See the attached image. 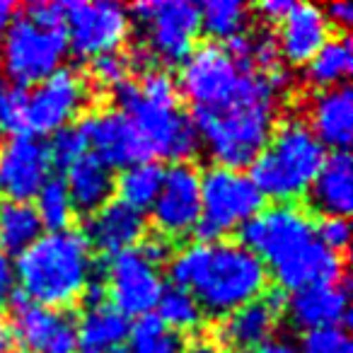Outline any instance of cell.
<instances>
[{
	"instance_id": "cell-44",
	"label": "cell",
	"mask_w": 353,
	"mask_h": 353,
	"mask_svg": "<svg viewBox=\"0 0 353 353\" xmlns=\"http://www.w3.org/2000/svg\"><path fill=\"white\" fill-rule=\"evenodd\" d=\"M189 353H221L218 346H211V343H196Z\"/></svg>"
},
{
	"instance_id": "cell-42",
	"label": "cell",
	"mask_w": 353,
	"mask_h": 353,
	"mask_svg": "<svg viewBox=\"0 0 353 353\" xmlns=\"http://www.w3.org/2000/svg\"><path fill=\"white\" fill-rule=\"evenodd\" d=\"M250 353H298V351H295V346L288 339H271V341L261 343L259 348H254Z\"/></svg>"
},
{
	"instance_id": "cell-7",
	"label": "cell",
	"mask_w": 353,
	"mask_h": 353,
	"mask_svg": "<svg viewBox=\"0 0 353 353\" xmlns=\"http://www.w3.org/2000/svg\"><path fill=\"white\" fill-rule=\"evenodd\" d=\"M65 51V27L44 25L22 10L15 12L10 25L3 30L0 70L15 83V88L25 90L27 85L41 83L54 70H59Z\"/></svg>"
},
{
	"instance_id": "cell-45",
	"label": "cell",
	"mask_w": 353,
	"mask_h": 353,
	"mask_svg": "<svg viewBox=\"0 0 353 353\" xmlns=\"http://www.w3.org/2000/svg\"><path fill=\"white\" fill-rule=\"evenodd\" d=\"M3 83H6V78H3V70H0V94H3Z\"/></svg>"
},
{
	"instance_id": "cell-25",
	"label": "cell",
	"mask_w": 353,
	"mask_h": 353,
	"mask_svg": "<svg viewBox=\"0 0 353 353\" xmlns=\"http://www.w3.org/2000/svg\"><path fill=\"white\" fill-rule=\"evenodd\" d=\"M65 189L70 194L73 208L85 216L99 211L104 203H109L114 194V172L104 165L92 152H85L80 160L65 170Z\"/></svg>"
},
{
	"instance_id": "cell-32",
	"label": "cell",
	"mask_w": 353,
	"mask_h": 353,
	"mask_svg": "<svg viewBox=\"0 0 353 353\" xmlns=\"http://www.w3.org/2000/svg\"><path fill=\"white\" fill-rule=\"evenodd\" d=\"M34 211L41 221V228H46L49 232L68 230L70 221L75 216V208L63 179H51V176L46 179L44 187L37 194Z\"/></svg>"
},
{
	"instance_id": "cell-12",
	"label": "cell",
	"mask_w": 353,
	"mask_h": 353,
	"mask_svg": "<svg viewBox=\"0 0 353 353\" xmlns=\"http://www.w3.org/2000/svg\"><path fill=\"white\" fill-rule=\"evenodd\" d=\"M65 39L80 59H97L112 54L126 41L131 32V15L123 6L112 0H73L63 3Z\"/></svg>"
},
{
	"instance_id": "cell-47",
	"label": "cell",
	"mask_w": 353,
	"mask_h": 353,
	"mask_svg": "<svg viewBox=\"0 0 353 353\" xmlns=\"http://www.w3.org/2000/svg\"><path fill=\"white\" fill-rule=\"evenodd\" d=\"M22 353H27V351H22Z\"/></svg>"
},
{
	"instance_id": "cell-36",
	"label": "cell",
	"mask_w": 353,
	"mask_h": 353,
	"mask_svg": "<svg viewBox=\"0 0 353 353\" xmlns=\"http://www.w3.org/2000/svg\"><path fill=\"white\" fill-rule=\"evenodd\" d=\"M250 65L261 75H269L281 68V54H279V44H276L274 34H269V32L252 34Z\"/></svg>"
},
{
	"instance_id": "cell-37",
	"label": "cell",
	"mask_w": 353,
	"mask_h": 353,
	"mask_svg": "<svg viewBox=\"0 0 353 353\" xmlns=\"http://www.w3.org/2000/svg\"><path fill=\"white\" fill-rule=\"evenodd\" d=\"M314 235L322 247H327L334 254H341L351 240V225L346 218H324L314 225Z\"/></svg>"
},
{
	"instance_id": "cell-35",
	"label": "cell",
	"mask_w": 353,
	"mask_h": 353,
	"mask_svg": "<svg viewBox=\"0 0 353 353\" xmlns=\"http://www.w3.org/2000/svg\"><path fill=\"white\" fill-rule=\"evenodd\" d=\"M128 59L121 54H117V51H112V54H102L97 56V59H92V63H90V75H92V80L97 85H102V88H109L114 90L117 85H121L128 73Z\"/></svg>"
},
{
	"instance_id": "cell-17",
	"label": "cell",
	"mask_w": 353,
	"mask_h": 353,
	"mask_svg": "<svg viewBox=\"0 0 353 353\" xmlns=\"http://www.w3.org/2000/svg\"><path fill=\"white\" fill-rule=\"evenodd\" d=\"M15 303V324L12 336L25 346L27 353H78L75 324L61 310L34 305L25 300L17 290L12 295Z\"/></svg>"
},
{
	"instance_id": "cell-39",
	"label": "cell",
	"mask_w": 353,
	"mask_h": 353,
	"mask_svg": "<svg viewBox=\"0 0 353 353\" xmlns=\"http://www.w3.org/2000/svg\"><path fill=\"white\" fill-rule=\"evenodd\" d=\"M17 293V276H15V261L10 256L0 254V305L12 300Z\"/></svg>"
},
{
	"instance_id": "cell-13",
	"label": "cell",
	"mask_w": 353,
	"mask_h": 353,
	"mask_svg": "<svg viewBox=\"0 0 353 353\" xmlns=\"http://www.w3.org/2000/svg\"><path fill=\"white\" fill-rule=\"evenodd\" d=\"M150 208L162 237L194 232L201 218V172L189 162H176L165 170L160 194Z\"/></svg>"
},
{
	"instance_id": "cell-3",
	"label": "cell",
	"mask_w": 353,
	"mask_h": 353,
	"mask_svg": "<svg viewBox=\"0 0 353 353\" xmlns=\"http://www.w3.org/2000/svg\"><path fill=\"white\" fill-rule=\"evenodd\" d=\"M279 117V92L269 78L250 70L242 88L225 104L194 112L199 141L208 148L218 167L242 170L264 150Z\"/></svg>"
},
{
	"instance_id": "cell-23",
	"label": "cell",
	"mask_w": 353,
	"mask_h": 353,
	"mask_svg": "<svg viewBox=\"0 0 353 353\" xmlns=\"http://www.w3.org/2000/svg\"><path fill=\"white\" fill-rule=\"evenodd\" d=\"M310 203L324 218H346L353 211V165L348 152H332L307 189Z\"/></svg>"
},
{
	"instance_id": "cell-20",
	"label": "cell",
	"mask_w": 353,
	"mask_h": 353,
	"mask_svg": "<svg viewBox=\"0 0 353 353\" xmlns=\"http://www.w3.org/2000/svg\"><path fill=\"white\" fill-rule=\"evenodd\" d=\"M83 237L90 250L117 256L133 250L145 237V216L121 201H109L88 216Z\"/></svg>"
},
{
	"instance_id": "cell-33",
	"label": "cell",
	"mask_w": 353,
	"mask_h": 353,
	"mask_svg": "<svg viewBox=\"0 0 353 353\" xmlns=\"http://www.w3.org/2000/svg\"><path fill=\"white\" fill-rule=\"evenodd\" d=\"M46 150H49L51 165L68 170L75 160H80L88 152V143H85L83 133L78 131V126H65L51 136V143L46 145Z\"/></svg>"
},
{
	"instance_id": "cell-11",
	"label": "cell",
	"mask_w": 353,
	"mask_h": 353,
	"mask_svg": "<svg viewBox=\"0 0 353 353\" xmlns=\"http://www.w3.org/2000/svg\"><path fill=\"white\" fill-rule=\"evenodd\" d=\"M88 99L90 88L83 73L70 65H61L27 92L25 136H54L56 131L70 126V121L85 109Z\"/></svg>"
},
{
	"instance_id": "cell-14",
	"label": "cell",
	"mask_w": 353,
	"mask_h": 353,
	"mask_svg": "<svg viewBox=\"0 0 353 353\" xmlns=\"http://www.w3.org/2000/svg\"><path fill=\"white\" fill-rule=\"evenodd\" d=\"M78 131L83 133L88 148H92V155L99 157L107 167L126 170L136 162L150 160V152L141 133L136 131L131 119L119 109H102V112L88 114L78 123Z\"/></svg>"
},
{
	"instance_id": "cell-30",
	"label": "cell",
	"mask_w": 353,
	"mask_h": 353,
	"mask_svg": "<svg viewBox=\"0 0 353 353\" xmlns=\"http://www.w3.org/2000/svg\"><path fill=\"white\" fill-rule=\"evenodd\" d=\"M131 346L117 353H187V343L179 334L170 332L155 312L143 314L131 324Z\"/></svg>"
},
{
	"instance_id": "cell-21",
	"label": "cell",
	"mask_w": 353,
	"mask_h": 353,
	"mask_svg": "<svg viewBox=\"0 0 353 353\" xmlns=\"http://www.w3.org/2000/svg\"><path fill=\"white\" fill-rule=\"evenodd\" d=\"M332 39V25L319 6L293 3L290 12L281 22L276 37L279 54L290 65H307V61Z\"/></svg>"
},
{
	"instance_id": "cell-27",
	"label": "cell",
	"mask_w": 353,
	"mask_h": 353,
	"mask_svg": "<svg viewBox=\"0 0 353 353\" xmlns=\"http://www.w3.org/2000/svg\"><path fill=\"white\" fill-rule=\"evenodd\" d=\"M353 70V46L348 37H332L305 65V80L317 90L346 85Z\"/></svg>"
},
{
	"instance_id": "cell-38",
	"label": "cell",
	"mask_w": 353,
	"mask_h": 353,
	"mask_svg": "<svg viewBox=\"0 0 353 353\" xmlns=\"http://www.w3.org/2000/svg\"><path fill=\"white\" fill-rule=\"evenodd\" d=\"M138 252H141V256L148 261V264H152L155 269H160L165 261L172 259V247L170 242H167V237H162L160 232L157 235H150V237H143L141 240V247H138Z\"/></svg>"
},
{
	"instance_id": "cell-4",
	"label": "cell",
	"mask_w": 353,
	"mask_h": 353,
	"mask_svg": "<svg viewBox=\"0 0 353 353\" xmlns=\"http://www.w3.org/2000/svg\"><path fill=\"white\" fill-rule=\"evenodd\" d=\"M92 250L83 232H44L15 261V276L25 300L59 310L75 303L92 281Z\"/></svg>"
},
{
	"instance_id": "cell-31",
	"label": "cell",
	"mask_w": 353,
	"mask_h": 353,
	"mask_svg": "<svg viewBox=\"0 0 353 353\" xmlns=\"http://www.w3.org/2000/svg\"><path fill=\"white\" fill-rule=\"evenodd\" d=\"M155 317L165 324L170 332H192L201 324L203 312L199 307L196 298L184 288H165L155 305Z\"/></svg>"
},
{
	"instance_id": "cell-26",
	"label": "cell",
	"mask_w": 353,
	"mask_h": 353,
	"mask_svg": "<svg viewBox=\"0 0 353 353\" xmlns=\"http://www.w3.org/2000/svg\"><path fill=\"white\" fill-rule=\"evenodd\" d=\"M41 235L44 228L30 201H0V254L20 256Z\"/></svg>"
},
{
	"instance_id": "cell-22",
	"label": "cell",
	"mask_w": 353,
	"mask_h": 353,
	"mask_svg": "<svg viewBox=\"0 0 353 353\" xmlns=\"http://www.w3.org/2000/svg\"><path fill=\"white\" fill-rule=\"evenodd\" d=\"M305 121L324 148L334 152H348L353 138V92L348 85L319 90L307 104Z\"/></svg>"
},
{
	"instance_id": "cell-19",
	"label": "cell",
	"mask_w": 353,
	"mask_h": 353,
	"mask_svg": "<svg viewBox=\"0 0 353 353\" xmlns=\"http://www.w3.org/2000/svg\"><path fill=\"white\" fill-rule=\"evenodd\" d=\"M283 295H266L252 303L237 307L228 317H223L218 327V336L228 348L240 353H250L259 348L261 343L271 341L276 327H279V314L283 310Z\"/></svg>"
},
{
	"instance_id": "cell-16",
	"label": "cell",
	"mask_w": 353,
	"mask_h": 353,
	"mask_svg": "<svg viewBox=\"0 0 353 353\" xmlns=\"http://www.w3.org/2000/svg\"><path fill=\"white\" fill-rule=\"evenodd\" d=\"M165 283L160 271L148 264L138 250H128L112 256L109 261L107 293L112 295V307L126 317H143L155 310Z\"/></svg>"
},
{
	"instance_id": "cell-28",
	"label": "cell",
	"mask_w": 353,
	"mask_h": 353,
	"mask_svg": "<svg viewBox=\"0 0 353 353\" xmlns=\"http://www.w3.org/2000/svg\"><path fill=\"white\" fill-rule=\"evenodd\" d=\"M165 167L155 160L136 162V165L121 170V174L114 176V192L119 194L117 201L126 203L133 211H145L155 203L160 194Z\"/></svg>"
},
{
	"instance_id": "cell-29",
	"label": "cell",
	"mask_w": 353,
	"mask_h": 353,
	"mask_svg": "<svg viewBox=\"0 0 353 353\" xmlns=\"http://www.w3.org/2000/svg\"><path fill=\"white\" fill-rule=\"evenodd\" d=\"M199 15H201V30L218 41L245 34L250 25V6L242 0H208L199 8Z\"/></svg>"
},
{
	"instance_id": "cell-46",
	"label": "cell",
	"mask_w": 353,
	"mask_h": 353,
	"mask_svg": "<svg viewBox=\"0 0 353 353\" xmlns=\"http://www.w3.org/2000/svg\"><path fill=\"white\" fill-rule=\"evenodd\" d=\"M0 133H3V128H0Z\"/></svg>"
},
{
	"instance_id": "cell-24",
	"label": "cell",
	"mask_w": 353,
	"mask_h": 353,
	"mask_svg": "<svg viewBox=\"0 0 353 353\" xmlns=\"http://www.w3.org/2000/svg\"><path fill=\"white\" fill-rule=\"evenodd\" d=\"M131 336V319L117 307L102 303L85 307L75 324L78 353H117Z\"/></svg>"
},
{
	"instance_id": "cell-2",
	"label": "cell",
	"mask_w": 353,
	"mask_h": 353,
	"mask_svg": "<svg viewBox=\"0 0 353 353\" xmlns=\"http://www.w3.org/2000/svg\"><path fill=\"white\" fill-rule=\"evenodd\" d=\"M170 276L176 288L196 298L201 312L228 317L237 307L261 298L269 271L242 242H194L174 252Z\"/></svg>"
},
{
	"instance_id": "cell-34",
	"label": "cell",
	"mask_w": 353,
	"mask_h": 353,
	"mask_svg": "<svg viewBox=\"0 0 353 353\" xmlns=\"http://www.w3.org/2000/svg\"><path fill=\"white\" fill-rule=\"evenodd\" d=\"M295 351L298 353H353V343L346 329L332 327V329L307 332Z\"/></svg>"
},
{
	"instance_id": "cell-18",
	"label": "cell",
	"mask_w": 353,
	"mask_h": 353,
	"mask_svg": "<svg viewBox=\"0 0 353 353\" xmlns=\"http://www.w3.org/2000/svg\"><path fill=\"white\" fill-rule=\"evenodd\" d=\"M283 310L293 327L307 332L317 329L343 327L351 319V303H348V283L346 279L339 283L310 285V288L295 290L285 298Z\"/></svg>"
},
{
	"instance_id": "cell-1",
	"label": "cell",
	"mask_w": 353,
	"mask_h": 353,
	"mask_svg": "<svg viewBox=\"0 0 353 353\" xmlns=\"http://www.w3.org/2000/svg\"><path fill=\"white\" fill-rule=\"evenodd\" d=\"M314 218L295 203H276L261 208L240 228L242 245L269 266L283 290H303L310 285L343 281V259L319 245ZM266 269V271H269Z\"/></svg>"
},
{
	"instance_id": "cell-8",
	"label": "cell",
	"mask_w": 353,
	"mask_h": 353,
	"mask_svg": "<svg viewBox=\"0 0 353 353\" xmlns=\"http://www.w3.org/2000/svg\"><path fill=\"white\" fill-rule=\"evenodd\" d=\"M264 208V196L242 170L211 167L201 174V218L194 232L199 242H218L240 230Z\"/></svg>"
},
{
	"instance_id": "cell-15",
	"label": "cell",
	"mask_w": 353,
	"mask_h": 353,
	"mask_svg": "<svg viewBox=\"0 0 353 353\" xmlns=\"http://www.w3.org/2000/svg\"><path fill=\"white\" fill-rule=\"evenodd\" d=\"M46 145L34 136H10L0 143V201H30L49 179Z\"/></svg>"
},
{
	"instance_id": "cell-43",
	"label": "cell",
	"mask_w": 353,
	"mask_h": 353,
	"mask_svg": "<svg viewBox=\"0 0 353 353\" xmlns=\"http://www.w3.org/2000/svg\"><path fill=\"white\" fill-rule=\"evenodd\" d=\"M12 346H15L12 329L6 322H0V353H12Z\"/></svg>"
},
{
	"instance_id": "cell-40",
	"label": "cell",
	"mask_w": 353,
	"mask_h": 353,
	"mask_svg": "<svg viewBox=\"0 0 353 353\" xmlns=\"http://www.w3.org/2000/svg\"><path fill=\"white\" fill-rule=\"evenodd\" d=\"M324 15H327V22L334 27H341V30H348L353 27V6L351 3H332V6L322 8Z\"/></svg>"
},
{
	"instance_id": "cell-41",
	"label": "cell",
	"mask_w": 353,
	"mask_h": 353,
	"mask_svg": "<svg viewBox=\"0 0 353 353\" xmlns=\"http://www.w3.org/2000/svg\"><path fill=\"white\" fill-rule=\"evenodd\" d=\"M290 8H293V3H288V0H264V3H259V15L264 17V20L269 22H283V17L290 12Z\"/></svg>"
},
{
	"instance_id": "cell-9",
	"label": "cell",
	"mask_w": 353,
	"mask_h": 353,
	"mask_svg": "<svg viewBox=\"0 0 353 353\" xmlns=\"http://www.w3.org/2000/svg\"><path fill=\"white\" fill-rule=\"evenodd\" d=\"M252 65L235 61L221 44H199L179 68L176 90L192 102L194 112H206L225 104L242 88Z\"/></svg>"
},
{
	"instance_id": "cell-6",
	"label": "cell",
	"mask_w": 353,
	"mask_h": 353,
	"mask_svg": "<svg viewBox=\"0 0 353 353\" xmlns=\"http://www.w3.org/2000/svg\"><path fill=\"white\" fill-rule=\"evenodd\" d=\"M119 112H123L148 145L150 157L187 162L201 148L192 117L182 112L179 97H148L136 80H123L112 90Z\"/></svg>"
},
{
	"instance_id": "cell-5",
	"label": "cell",
	"mask_w": 353,
	"mask_h": 353,
	"mask_svg": "<svg viewBox=\"0 0 353 353\" xmlns=\"http://www.w3.org/2000/svg\"><path fill=\"white\" fill-rule=\"evenodd\" d=\"M327 160V148L303 119H285L274 128L264 150L252 162V182L274 201L290 203L305 196Z\"/></svg>"
},
{
	"instance_id": "cell-10",
	"label": "cell",
	"mask_w": 353,
	"mask_h": 353,
	"mask_svg": "<svg viewBox=\"0 0 353 353\" xmlns=\"http://www.w3.org/2000/svg\"><path fill=\"white\" fill-rule=\"evenodd\" d=\"M131 15L145 32V49L155 61L182 63L201 34L199 6L189 0H148L136 3Z\"/></svg>"
}]
</instances>
